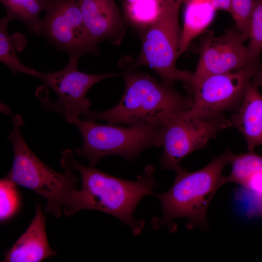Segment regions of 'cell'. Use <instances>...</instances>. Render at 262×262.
Returning a JSON list of instances; mask_svg holds the SVG:
<instances>
[{
    "mask_svg": "<svg viewBox=\"0 0 262 262\" xmlns=\"http://www.w3.org/2000/svg\"><path fill=\"white\" fill-rule=\"evenodd\" d=\"M60 164L77 171L82 181L81 189L76 192L70 206L64 213L66 215L71 216L82 210L98 211L128 225L134 235L142 233L145 222L134 219L133 213L140 200L153 194L156 184L153 166H146L136 180L130 181L82 164L74 159L71 149L63 151Z\"/></svg>",
    "mask_w": 262,
    "mask_h": 262,
    "instance_id": "1",
    "label": "cell"
},
{
    "mask_svg": "<svg viewBox=\"0 0 262 262\" xmlns=\"http://www.w3.org/2000/svg\"><path fill=\"white\" fill-rule=\"evenodd\" d=\"M122 75L125 89L119 103L105 111H89L83 115L84 119L130 126L163 127L192 105L191 96H183L172 85L159 82L147 74L125 70Z\"/></svg>",
    "mask_w": 262,
    "mask_h": 262,
    "instance_id": "2",
    "label": "cell"
},
{
    "mask_svg": "<svg viewBox=\"0 0 262 262\" xmlns=\"http://www.w3.org/2000/svg\"><path fill=\"white\" fill-rule=\"evenodd\" d=\"M234 154L229 149L202 168L190 172L180 166L175 168L176 178L170 188L155 196L161 203L162 215L153 219L155 229L169 226L176 218L187 219L189 228L208 227L207 212L218 189L224 185L222 172L230 164Z\"/></svg>",
    "mask_w": 262,
    "mask_h": 262,
    "instance_id": "3",
    "label": "cell"
},
{
    "mask_svg": "<svg viewBox=\"0 0 262 262\" xmlns=\"http://www.w3.org/2000/svg\"><path fill=\"white\" fill-rule=\"evenodd\" d=\"M13 128L8 136L14 150L12 168L7 176L16 185L30 189L45 198L44 210L59 217L71 204L77 190V179L74 169L66 164L59 173L42 162L24 139L21 128L24 124L19 115L12 116Z\"/></svg>",
    "mask_w": 262,
    "mask_h": 262,
    "instance_id": "4",
    "label": "cell"
},
{
    "mask_svg": "<svg viewBox=\"0 0 262 262\" xmlns=\"http://www.w3.org/2000/svg\"><path fill=\"white\" fill-rule=\"evenodd\" d=\"M80 131L83 139L76 154L95 166L105 156L117 155L128 161L136 158L145 149L162 146L163 127H124L118 124H99L79 117L70 122Z\"/></svg>",
    "mask_w": 262,
    "mask_h": 262,
    "instance_id": "5",
    "label": "cell"
},
{
    "mask_svg": "<svg viewBox=\"0 0 262 262\" xmlns=\"http://www.w3.org/2000/svg\"><path fill=\"white\" fill-rule=\"evenodd\" d=\"M180 7L164 1L156 19L146 27L140 54L133 66H145L153 69L162 82L170 85L176 81L186 84L193 73L178 68L181 34L179 22Z\"/></svg>",
    "mask_w": 262,
    "mask_h": 262,
    "instance_id": "6",
    "label": "cell"
},
{
    "mask_svg": "<svg viewBox=\"0 0 262 262\" xmlns=\"http://www.w3.org/2000/svg\"><path fill=\"white\" fill-rule=\"evenodd\" d=\"M260 68H244L204 78L187 89L193 103L184 114L208 119L223 115L227 111H234L241 104L248 85Z\"/></svg>",
    "mask_w": 262,
    "mask_h": 262,
    "instance_id": "7",
    "label": "cell"
},
{
    "mask_svg": "<svg viewBox=\"0 0 262 262\" xmlns=\"http://www.w3.org/2000/svg\"><path fill=\"white\" fill-rule=\"evenodd\" d=\"M45 11L37 34L70 57L80 59L85 54L98 53L86 30L79 0H46Z\"/></svg>",
    "mask_w": 262,
    "mask_h": 262,
    "instance_id": "8",
    "label": "cell"
},
{
    "mask_svg": "<svg viewBox=\"0 0 262 262\" xmlns=\"http://www.w3.org/2000/svg\"><path fill=\"white\" fill-rule=\"evenodd\" d=\"M184 113L163 127L164 151L160 160L164 170H174L187 155L204 148L219 132L232 127L229 118L224 115L207 119Z\"/></svg>",
    "mask_w": 262,
    "mask_h": 262,
    "instance_id": "9",
    "label": "cell"
},
{
    "mask_svg": "<svg viewBox=\"0 0 262 262\" xmlns=\"http://www.w3.org/2000/svg\"><path fill=\"white\" fill-rule=\"evenodd\" d=\"M79 60L70 57L63 69L53 72H41L38 78L58 96V100L52 104V108L64 115L68 123L90 111L91 102L85 95L93 85L117 75L114 73L94 75L80 71L77 68Z\"/></svg>",
    "mask_w": 262,
    "mask_h": 262,
    "instance_id": "10",
    "label": "cell"
},
{
    "mask_svg": "<svg viewBox=\"0 0 262 262\" xmlns=\"http://www.w3.org/2000/svg\"><path fill=\"white\" fill-rule=\"evenodd\" d=\"M244 42L242 34L235 25L218 36L211 33L206 35L201 41L199 60L192 81L186 84L187 89L211 75L251 67L247 66Z\"/></svg>",
    "mask_w": 262,
    "mask_h": 262,
    "instance_id": "11",
    "label": "cell"
},
{
    "mask_svg": "<svg viewBox=\"0 0 262 262\" xmlns=\"http://www.w3.org/2000/svg\"><path fill=\"white\" fill-rule=\"evenodd\" d=\"M86 30L92 42L98 44L108 40L118 45L125 28L114 0H79Z\"/></svg>",
    "mask_w": 262,
    "mask_h": 262,
    "instance_id": "12",
    "label": "cell"
},
{
    "mask_svg": "<svg viewBox=\"0 0 262 262\" xmlns=\"http://www.w3.org/2000/svg\"><path fill=\"white\" fill-rule=\"evenodd\" d=\"M35 216L26 231L4 255V262H40L57 254L50 246L46 220L41 205L37 204Z\"/></svg>",
    "mask_w": 262,
    "mask_h": 262,
    "instance_id": "13",
    "label": "cell"
},
{
    "mask_svg": "<svg viewBox=\"0 0 262 262\" xmlns=\"http://www.w3.org/2000/svg\"><path fill=\"white\" fill-rule=\"evenodd\" d=\"M258 87L249 82L244 99L229 120L245 138L248 151L262 145V95Z\"/></svg>",
    "mask_w": 262,
    "mask_h": 262,
    "instance_id": "14",
    "label": "cell"
},
{
    "mask_svg": "<svg viewBox=\"0 0 262 262\" xmlns=\"http://www.w3.org/2000/svg\"><path fill=\"white\" fill-rule=\"evenodd\" d=\"M230 164L231 171L224 176V184L235 183L248 192L262 193V157L254 151H248L234 154Z\"/></svg>",
    "mask_w": 262,
    "mask_h": 262,
    "instance_id": "15",
    "label": "cell"
},
{
    "mask_svg": "<svg viewBox=\"0 0 262 262\" xmlns=\"http://www.w3.org/2000/svg\"><path fill=\"white\" fill-rule=\"evenodd\" d=\"M11 20L22 22L32 33L36 34L40 19V13L45 10L46 0H0Z\"/></svg>",
    "mask_w": 262,
    "mask_h": 262,
    "instance_id": "16",
    "label": "cell"
},
{
    "mask_svg": "<svg viewBox=\"0 0 262 262\" xmlns=\"http://www.w3.org/2000/svg\"><path fill=\"white\" fill-rule=\"evenodd\" d=\"M11 20L7 16L0 20V61L9 68L14 75L20 73L38 78L41 72L26 66L17 57L14 40L7 30Z\"/></svg>",
    "mask_w": 262,
    "mask_h": 262,
    "instance_id": "17",
    "label": "cell"
},
{
    "mask_svg": "<svg viewBox=\"0 0 262 262\" xmlns=\"http://www.w3.org/2000/svg\"><path fill=\"white\" fill-rule=\"evenodd\" d=\"M249 42L246 46L249 67H261L262 52V0H253L248 29Z\"/></svg>",
    "mask_w": 262,
    "mask_h": 262,
    "instance_id": "18",
    "label": "cell"
},
{
    "mask_svg": "<svg viewBox=\"0 0 262 262\" xmlns=\"http://www.w3.org/2000/svg\"><path fill=\"white\" fill-rule=\"evenodd\" d=\"M163 0H122L130 20L146 27L158 16Z\"/></svg>",
    "mask_w": 262,
    "mask_h": 262,
    "instance_id": "19",
    "label": "cell"
},
{
    "mask_svg": "<svg viewBox=\"0 0 262 262\" xmlns=\"http://www.w3.org/2000/svg\"><path fill=\"white\" fill-rule=\"evenodd\" d=\"M16 185L7 176L0 181V220L12 217L20 205V197Z\"/></svg>",
    "mask_w": 262,
    "mask_h": 262,
    "instance_id": "20",
    "label": "cell"
},
{
    "mask_svg": "<svg viewBox=\"0 0 262 262\" xmlns=\"http://www.w3.org/2000/svg\"><path fill=\"white\" fill-rule=\"evenodd\" d=\"M253 0H231L230 14L245 40L248 39L249 18Z\"/></svg>",
    "mask_w": 262,
    "mask_h": 262,
    "instance_id": "21",
    "label": "cell"
},
{
    "mask_svg": "<svg viewBox=\"0 0 262 262\" xmlns=\"http://www.w3.org/2000/svg\"><path fill=\"white\" fill-rule=\"evenodd\" d=\"M248 193L251 195V198L247 210V216L249 218H262V193Z\"/></svg>",
    "mask_w": 262,
    "mask_h": 262,
    "instance_id": "22",
    "label": "cell"
},
{
    "mask_svg": "<svg viewBox=\"0 0 262 262\" xmlns=\"http://www.w3.org/2000/svg\"><path fill=\"white\" fill-rule=\"evenodd\" d=\"M209 4L214 9L224 10L230 13L231 0H210Z\"/></svg>",
    "mask_w": 262,
    "mask_h": 262,
    "instance_id": "23",
    "label": "cell"
},
{
    "mask_svg": "<svg viewBox=\"0 0 262 262\" xmlns=\"http://www.w3.org/2000/svg\"><path fill=\"white\" fill-rule=\"evenodd\" d=\"M251 82L257 86H262V68L258 70L253 75Z\"/></svg>",
    "mask_w": 262,
    "mask_h": 262,
    "instance_id": "24",
    "label": "cell"
},
{
    "mask_svg": "<svg viewBox=\"0 0 262 262\" xmlns=\"http://www.w3.org/2000/svg\"><path fill=\"white\" fill-rule=\"evenodd\" d=\"M176 3L180 5L182 3H187L190 0H174Z\"/></svg>",
    "mask_w": 262,
    "mask_h": 262,
    "instance_id": "25",
    "label": "cell"
},
{
    "mask_svg": "<svg viewBox=\"0 0 262 262\" xmlns=\"http://www.w3.org/2000/svg\"><path fill=\"white\" fill-rule=\"evenodd\" d=\"M173 1V0H172ZM176 3V2H175Z\"/></svg>",
    "mask_w": 262,
    "mask_h": 262,
    "instance_id": "26",
    "label": "cell"
}]
</instances>
